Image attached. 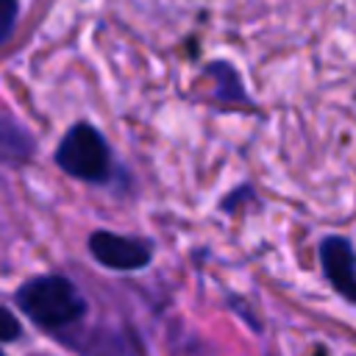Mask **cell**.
<instances>
[{"mask_svg":"<svg viewBox=\"0 0 356 356\" xmlns=\"http://www.w3.org/2000/svg\"><path fill=\"white\" fill-rule=\"evenodd\" d=\"M86 245L97 264H103L108 270H120V273L142 270L153 259V248L147 239L125 236V234H114V231H95V234H89Z\"/></svg>","mask_w":356,"mask_h":356,"instance_id":"obj_3","label":"cell"},{"mask_svg":"<svg viewBox=\"0 0 356 356\" xmlns=\"http://www.w3.org/2000/svg\"><path fill=\"white\" fill-rule=\"evenodd\" d=\"M320 264L331 286L356 303V253L345 236H325L320 242Z\"/></svg>","mask_w":356,"mask_h":356,"instance_id":"obj_4","label":"cell"},{"mask_svg":"<svg viewBox=\"0 0 356 356\" xmlns=\"http://www.w3.org/2000/svg\"><path fill=\"white\" fill-rule=\"evenodd\" d=\"M56 164L78 181L103 184L111 172V150L95 125L75 122L56 147Z\"/></svg>","mask_w":356,"mask_h":356,"instance_id":"obj_2","label":"cell"},{"mask_svg":"<svg viewBox=\"0 0 356 356\" xmlns=\"http://www.w3.org/2000/svg\"><path fill=\"white\" fill-rule=\"evenodd\" d=\"M3 323H6V328H3V339H6V342H14V339L19 337V323H17L14 312L3 309Z\"/></svg>","mask_w":356,"mask_h":356,"instance_id":"obj_5","label":"cell"},{"mask_svg":"<svg viewBox=\"0 0 356 356\" xmlns=\"http://www.w3.org/2000/svg\"><path fill=\"white\" fill-rule=\"evenodd\" d=\"M3 39H8L11 28H14V17H17V0H3Z\"/></svg>","mask_w":356,"mask_h":356,"instance_id":"obj_6","label":"cell"},{"mask_svg":"<svg viewBox=\"0 0 356 356\" xmlns=\"http://www.w3.org/2000/svg\"><path fill=\"white\" fill-rule=\"evenodd\" d=\"M22 314L50 331H61L86 317L89 306L78 286L64 275H36L17 286L14 292Z\"/></svg>","mask_w":356,"mask_h":356,"instance_id":"obj_1","label":"cell"}]
</instances>
